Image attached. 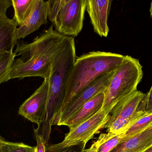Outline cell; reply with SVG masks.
<instances>
[{"label": "cell", "instance_id": "6da1fadb", "mask_svg": "<svg viewBox=\"0 0 152 152\" xmlns=\"http://www.w3.org/2000/svg\"><path fill=\"white\" fill-rule=\"evenodd\" d=\"M70 37L61 35L52 25L32 43L19 44L14 52L22 57L13 61L8 80L28 77L48 79L53 59L63 51Z\"/></svg>", "mask_w": 152, "mask_h": 152}, {"label": "cell", "instance_id": "7a4b0ae2", "mask_svg": "<svg viewBox=\"0 0 152 152\" xmlns=\"http://www.w3.org/2000/svg\"><path fill=\"white\" fill-rule=\"evenodd\" d=\"M75 37H70L63 51L53 59L49 79V92L45 121L36 133L43 137L46 145L51 126L57 125L66 95L69 77L77 58Z\"/></svg>", "mask_w": 152, "mask_h": 152}, {"label": "cell", "instance_id": "3957f363", "mask_svg": "<svg viewBox=\"0 0 152 152\" xmlns=\"http://www.w3.org/2000/svg\"><path fill=\"white\" fill-rule=\"evenodd\" d=\"M125 56L108 52L91 51L77 57L67 83L66 95L61 112L71 100L98 78L114 71Z\"/></svg>", "mask_w": 152, "mask_h": 152}, {"label": "cell", "instance_id": "277c9868", "mask_svg": "<svg viewBox=\"0 0 152 152\" xmlns=\"http://www.w3.org/2000/svg\"><path fill=\"white\" fill-rule=\"evenodd\" d=\"M143 78L142 67L138 60L129 55L116 70L104 93L102 109L111 113L119 101L137 90Z\"/></svg>", "mask_w": 152, "mask_h": 152}, {"label": "cell", "instance_id": "5b68a950", "mask_svg": "<svg viewBox=\"0 0 152 152\" xmlns=\"http://www.w3.org/2000/svg\"><path fill=\"white\" fill-rule=\"evenodd\" d=\"M48 18L61 35L75 37L84 24L87 0L47 1Z\"/></svg>", "mask_w": 152, "mask_h": 152}, {"label": "cell", "instance_id": "8992f818", "mask_svg": "<svg viewBox=\"0 0 152 152\" xmlns=\"http://www.w3.org/2000/svg\"><path fill=\"white\" fill-rule=\"evenodd\" d=\"M110 113L101 109L92 117L69 129L61 142L53 145L58 148L69 147L80 143L86 144L109 121Z\"/></svg>", "mask_w": 152, "mask_h": 152}, {"label": "cell", "instance_id": "52a82bcc", "mask_svg": "<svg viewBox=\"0 0 152 152\" xmlns=\"http://www.w3.org/2000/svg\"><path fill=\"white\" fill-rule=\"evenodd\" d=\"M49 92V79L44 80L35 92L20 105L18 114L40 127L45 121Z\"/></svg>", "mask_w": 152, "mask_h": 152}, {"label": "cell", "instance_id": "ba28073f", "mask_svg": "<svg viewBox=\"0 0 152 152\" xmlns=\"http://www.w3.org/2000/svg\"><path fill=\"white\" fill-rule=\"evenodd\" d=\"M115 71L106 73L95 80L87 88L74 97L61 113L57 125L62 126L86 103L100 93L104 92L110 84Z\"/></svg>", "mask_w": 152, "mask_h": 152}, {"label": "cell", "instance_id": "9c48e42d", "mask_svg": "<svg viewBox=\"0 0 152 152\" xmlns=\"http://www.w3.org/2000/svg\"><path fill=\"white\" fill-rule=\"evenodd\" d=\"M111 0H87L86 10L94 31L101 37H107L109 33L108 17Z\"/></svg>", "mask_w": 152, "mask_h": 152}, {"label": "cell", "instance_id": "30bf717a", "mask_svg": "<svg viewBox=\"0 0 152 152\" xmlns=\"http://www.w3.org/2000/svg\"><path fill=\"white\" fill-rule=\"evenodd\" d=\"M48 6L47 1L35 0L33 9L28 18L23 25L17 29L16 41L23 39L33 32L38 30L41 26L47 23Z\"/></svg>", "mask_w": 152, "mask_h": 152}, {"label": "cell", "instance_id": "8fae6325", "mask_svg": "<svg viewBox=\"0 0 152 152\" xmlns=\"http://www.w3.org/2000/svg\"><path fill=\"white\" fill-rule=\"evenodd\" d=\"M145 94L137 90L121 99L112 110L108 123L115 119H128L133 117L138 110Z\"/></svg>", "mask_w": 152, "mask_h": 152}, {"label": "cell", "instance_id": "7c38bea8", "mask_svg": "<svg viewBox=\"0 0 152 152\" xmlns=\"http://www.w3.org/2000/svg\"><path fill=\"white\" fill-rule=\"evenodd\" d=\"M104 92L100 93L86 103L77 112L69 118L62 126L75 128L95 115L102 108L104 101Z\"/></svg>", "mask_w": 152, "mask_h": 152}, {"label": "cell", "instance_id": "4fadbf2b", "mask_svg": "<svg viewBox=\"0 0 152 152\" xmlns=\"http://www.w3.org/2000/svg\"><path fill=\"white\" fill-rule=\"evenodd\" d=\"M152 145V125L144 131L121 141L110 152H143Z\"/></svg>", "mask_w": 152, "mask_h": 152}, {"label": "cell", "instance_id": "5bb4252c", "mask_svg": "<svg viewBox=\"0 0 152 152\" xmlns=\"http://www.w3.org/2000/svg\"><path fill=\"white\" fill-rule=\"evenodd\" d=\"M18 26L14 18H0V53L13 51L17 43L15 36Z\"/></svg>", "mask_w": 152, "mask_h": 152}, {"label": "cell", "instance_id": "9a60e30c", "mask_svg": "<svg viewBox=\"0 0 152 152\" xmlns=\"http://www.w3.org/2000/svg\"><path fill=\"white\" fill-rule=\"evenodd\" d=\"M35 0H12L14 10V16L18 24L20 26L28 18L33 9Z\"/></svg>", "mask_w": 152, "mask_h": 152}, {"label": "cell", "instance_id": "2e32d148", "mask_svg": "<svg viewBox=\"0 0 152 152\" xmlns=\"http://www.w3.org/2000/svg\"><path fill=\"white\" fill-rule=\"evenodd\" d=\"M102 134L96 141L98 146L97 152H110L122 141L123 134Z\"/></svg>", "mask_w": 152, "mask_h": 152}, {"label": "cell", "instance_id": "e0dca14e", "mask_svg": "<svg viewBox=\"0 0 152 152\" xmlns=\"http://www.w3.org/2000/svg\"><path fill=\"white\" fill-rule=\"evenodd\" d=\"M16 56L13 51L0 53V84L9 81L10 70Z\"/></svg>", "mask_w": 152, "mask_h": 152}, {"label": "cell", "instance_id": "ac0fdd59", "mask_svg": "<svg viewBox=\"0 0 152 152\" xmlns=\"http://www.w3.org/2000/svg\"><path fill=\"white\" fill-rule=\"evenodd\" d=\"M152 125V113L143 116L131 126L123 134L122 141L126 140L139 134Z\"/></svg>", "mask_w": 152, "mask_h": 152}, {"label": "cell", "instance_id": "d6986e66", "mask_svg": "<svg viewBox=\"0 0 152 152\" xmlns=\"http://www.w3.org/2000/svg\"><path fill=\"white\" fill-rule=\"evenodd\" d=\"M33 147L22 143H15L5 141L2 145L1 152H34Z\"/></svg>", "mask_w": 152, "mask_h": 152}, {"label": "cell", "instance_id": "ffe728a7", "mask_svg": "<svg viewBox=\"0 0 152 152\" xmlns=\"http://www.w3.org/2000/svg\"><path fill=\"white\" fill-rule=\"evenodd\" d=\"M86 143H80L64 148H58L53 145L46 148V152H86Z\"/></svg>", "mask_w": 152, "mask_h": 152}, {"label": "cell", "instance_id": "44dd1931", "mask_svg": "<svg viewBox=\"0 0 152 152\" xmlns=\"http://www.w3.org/2000/svg\"><path fill=\"white\" fill-rule=\"evenodd\" d=\"M35 133L37 145L35 147L34 152H46V145L45 140L41 134Z\"/></svg>", "mask_w": 152, "mask_h": 152}, {"label": "cell", "instance_id": "7402d4cb", "mask_svg": "<svg viewBox=\"0 0 152 152\" xmlns=\"http://www.w3.org/2000/svg\"><path fill=\"white\" fill-rule=\"evenodd\" d=\"M12 5V0H0V18H7V10Z\"/></svg>", "mask_w": 152, "mask_h": 152}, {"label": "cell", "instance_id": "603a6c76", "mask_svg": "<svg viewBox=\"0 0 152 152\" xmlns=\"http://www.w3.org/2000/svg\"><path fill=\"white\" fill-rule=\"evenodd\" d=\"M147 94V101L145 112L150 114L152 113V86L151 90Z\"/></svg>", "mask_w": 152, "mask_h": 152}, {"label": "cell", "instance_id": "cb8c5ba5", "mask_svg": "<svg viewBox=\"0 0 152 152\" xmlns=\"http://www.w3.org/2000/svg\"><path fill=\"white\" fill-rule=\"evenodd\" d=\"M98 143L97 141L95 142L88 149H86V152H97Z\"/></svg>", "mask_w": 152, "mask_h": 152}, {"label": "cell", "instance_id": "d4e9b609", "mask_svg": "<svg viewBox=\"0 0 152 152\" xmlns=\"http://www.w3.org/2000/svg\"><path fill=\"white\" fill-rule=\"evenodd\" d=\"M5 141V140H4V138L2 137L1 136H0V152L1 151V148L2 145L3 144V143Z\"/></svg>", "mask_w": 152, "mask_h": 152}, {"label": "cell", "instance_id": "484cf974", "mask_svg": "<svg viewBox=\"0 0 152 152\" xmlns=\"http://www.w3.org/2000/svg\"><path fill=\"white\" fill-rule=\"evenodd\" d=\"M143 152H152V145L150 146V147L146 149L145 151Z\"/></svg>", "mask_w": 152, "mask_h": 152}, {"label": "cell", "instance_id": "4316f807", "mask_svg": "<svg viewBox=\"0 0 152 152\" xmlns=\"http://www.w3.org/2000/svg\"><path fill=\"white\" fill-rule=\"evenodd\" d=\"M150 14H151V17L152 19V1L151 4V7L150 9Z\"/></svg>", "mask_w": 152, "mask_h": 152}]
</instances>
